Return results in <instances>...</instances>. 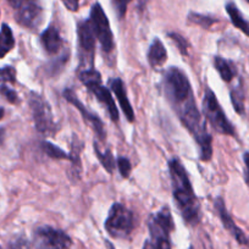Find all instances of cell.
Listing matches in <instances>:
<instances>
[{"instance_id":"f546056e","label":"cell","mask_w":249,"mask_h":249,"mask_svg":"<svg viewBox=\"0 0 249 249\" xmlns=\"http://www.w3.org/2000/svg\"><path fill=\"white\" fill-rule=\"evenodd\" d=\"M10 249H31V244L23 237H18L10 243Z\"/></svg>"},{"instance_id":"ac0fdd59","label":"cell","mask_w":249,"mask_h":249,"mask_svg":"<svg viewBox=\"0 0 249 249\" xmlns=\"http://www.w3.org/2000/svg\"><path fill=\"white\" fill-rule=\"evenodd\" d=\"M226 11L227 14H229L230 18H231L232 23L234 25V27L241 30L244 35H247L249 37V21L243 18V15H242L241 11L238 10V8L234 5V3H232V1L227 3Z\"/></svg>"},{"instance_id":"7c38bea8","label":"cell","mask_w":249,"mask_h":249,"mask_svg":"<svg viewBox=\"0 0 249 249\" xmlns=\"http://www.w3.org/2000/svg\"><path fill=\"white\" fill-rule=\"evenodd\" d=\"M64 97H65V99L68 100V102H70L71 104H73V107H75L81 114H82L83 120H85V121L89 124L90 127L93 128V131L97 133L98 137H99L102 141H104L105 128H104V124H103L102 119H100L97 114H93L92 111H89V110L87 109V107H86L80 99H78L77 95H76L71 89L64 90Z\"/></svg>"},{"instance_id":"83f0119b","label":"cell","mask_w":249,"mask_h":249,"mask_svg":"<svg viewBox=\"0 0 249 249\" xmlns=\"http://www.w3.org/2000/svg\"><path fill=\"white\" fill-rule=\"evenodd\" d=\"M169 37L174 40L175 44L177 45V48H178L179 52H181V54L183 55L188 54V48H190V44H188V42H187L182 36L177 35V33H169Z\"/></svg>"},{"instance_id":"8992f818","label":"cell","mask_w":249,"mask_h":249,"mask_svg":"<svg viewBox=\"0 0 249 249\" xmlns=\"http://www.w3.org/2000/svg\"><path fill=\"white\" fill-rule=\"evenodd\" d=\"M203 114L217 133L226 136H236L233 126L227 119L215 93L210 88H205L204 99H203Z\"/></svg>"},{"instance_id":"e0dca14e","label":"cell","mask_w":249,"mask_h":249,"mask_svg":"<svg viewBox=\"0 0 249 249\" xmlns=\"http://www.w3.org/2000/svg\"><path fill=\"white\" fill-rule=\"evenodd\" d=\"M214 65L216 71L219 72L220 77L226 83L232 82V80L237 76V68L231 60L224 59L221 56H215Z\"/></svg>"},{"instance_id":"e575fe53","label":"cell","mask_w":249,"mask_h":249,"mask_svg":"<svg viewBox=\"0 0 249 249\" xmlns=\"http://www.w3.org/2000/svg\"><path fill=\"white\" fill-rule=\"evenodd\" d=\"M4 112H5V111H4L3 107H0V120H1L4 117Z\"/></svg>"},{"instance_id":"4316f807","label":"cell","mask_w":249,"mask_h":249,"mask_svg":"<svg viewBox=\"0 0 249 249\" xmlns=\"http://www.w3.org/2000/svg\"><path fill=\"white\" fill-rule=\"evenodd\" d=\"M116 165H117V169H119L120 174H121V176L124 177V178H127L131 174V169H132L130 160H128L127 158L120 157V158H117Z\"/></svg>"},{"instance_id":"44dd1931","label":"cell","mask_w":249,"mask_h":249,"mask_svg":"<svg viewBox=\"0 0 249 249\" xmlns=\"http://www.w3.org/2000/svg\"><path fill=\"white\" fill-rule=\"evenodd\" d=\"M244 100H246V95H244V87L242 81H239L236 86H233L231 89V102L233 105L234 110L238 112L239 115L244 114Z\"/></svg>"},{"instance_id":"8d00e7d4","label":"cell","mask_w":249,"mask_h":249,"mask_svg":"<svg viewBox=\"0 0 249 249\" xmlns=\"http://www.w3.org/2000/svg\"><path fill=\"white\" fill-rule=\"evenodd\" d=\"M0 249H1V247H0Z\"/></svg>"},{"instance_id":"ba28073f","label":"cell","mask_w":249,"mask_h":249,"mask_svg":"<svg viewBox=\"0 0 249 249\" xmlns=\"http://www.w3.org/2000/svg\"><path fill=\"white\" fill-rule=\"evenodd\" d=\"M71 246L72 239L62 230L40 226L33 232V247L36 249H70Z\"/></svg>"},{"instance_id":"603a6c76","label":"cell","mask_w":249,"mask_h":249,"mask_svg":"<svg viewBox=\"0 0 249 249\" xmlns=\"http://www.w3.org/2000/svg\"><path fill=\"white\" fill-rule=\"evenodd\" d=\"M43 152L48 155V157L53 158V159H70V154L61 149V148L56 147V145L52 144L50 142H42L40 144Z\"/></svg>"},{"instance_id":"6da1fadb","label":"cell","mask_w":249,"mask_h":249,"mask_svg":"<svg viewBox=\"0 0 249 249\" xmlns=\"http://www.w3.org/2000/svg\"><path fill=\"white\" fill-rule=\"evenodd\" d=\"M162 89L172 110L197 142L200 159L209 161L213 155V138L196 104L195 94L186 73L177 68H170L164 75Z\"/></svg>"},{"instance_id":"9c48e42d","label":"cell","mask_w":249,"mask_h":249,"mask_svg":"<svg viewBox=\"0 0 249 249\" xmlns=\"http://www.w3.org/2000/svg\"><path fill=\"white\" fill-rule=\"evenodd\" d=\"M88 22H89L93 33H94L95 39L102 45L103 52L110 54L115 47L114 36H112L111 28H110L109 20H107V15H105L100 4L95 3L92 6Z\"/></svg>"},{"instance_id":"277c9868","label":"cell","mask_w":249,"mask_h":249,"mask_svg":"<svg viewBox=\"0 0 249 249\" xmlns=\"http://www.w3.org/2000/svg\"><path fill=\"white\" fill-rule=\"evenodd\" d=\"M135 214L130 209L115 203L105 220V230L114 238H127L135 230Z\"/></svg>"},{"instance_id":"1f68e13d","label":"cell","mask_w":249,"mask_h":249,"mask_svg":"<svg viewBox=\"0 0 249 249\" xmlns=\"http://www.w3.org/2000/svg\"><path fill=\"white\" fill-rule=\"evenodd\" d=\"M243 160H244V165H246V181L249 186V153H244L243 155Z\"/></svg>"},{"instance_id":"ffe728a7","label":"cell","mask_w":249,"mask_h":249,"mask_svg":"<svg viewBox=\"0 0 249 249\" xmlns=\"http://www.w3.org/2000/svg\"><path fill=\"white\" fill-rule=\"evenodd\" d=\"M94 152L95 154H97L99 161L102 162L103 167H104L109 174H112L115 169V159L114 157H112L109 148H104V149H102V148L99 147V143L94 142Z\"/></svg>"},{"instance_id":"836d02e7","label":"cell","mask_w":249,"mask_h":249,"mask_svg":"<svg viewBox=\"0 0 249 249\" xmlns=\"http://www.w3.org/2000/svg\"><path fill=\"white\" fill-rule=\"evenodd\" d=\"M105 244H107V249H115L114 246H112V244L110 243L109 241H105Z\"/></svg>"},{"instance_id":"484cf974","label":"cell","mask_w":249,"mask_h":249,"mask_svg":"<svg viewBox=\"0 0 249 249\" xmlns=\"http://www.w3.org/2000/svg\"><path fill=\"white\" fill-rule=\"evenodd\" d=\"M132 0H112V6H114L115 11H116V15L119 18V20L126 16L127 13V6Z\"/></svg>"},{"instance_id":"2e32d148","label":"cell","mask_w":249,"mask_h":249,"mask_svg":"<svg viewBox=\"0 0 249 249\" xmlns=\"http://www.w3.org/2000/svg\"><path fill=\"white\" fill-rule=\"evenodd\" d=\"M167 60V52L165 49L164 44L159 38H155L150 44L149 50H148V61H149L152 68H159L164 65Z\"/></svg>"},{"instance_id":"30bf717a","label":"cell","mask_w":249,"mask_h":249,"mask_svg":"<svg viewBox=\"0 0 249 249\" xmlns=\"http://www.w3.org/2000/svg\"><path fill=\"white\" fill-rule=\"evenodd\" d=\"M11 8L15 10V18L26 28L39 27L43 21V10L38 0H8Z\"/></svg>"},{"instance_id":"5bb4252c","label":"cell","mask_w":249,"mask_h":249,"mask_svg":"<svg viewBox=\"0 0 249 249\" xmlns=\"http://www.w3.org/2000/svg\"><path fill=\"white\" fill-rule=\"evenodd\" d=\"M110 87H111V90L114 92V94L116 95L120 107H121L126 119H127L130 122L135 121V111H133L132 105H131L130 100H128L127 93H126V88H124V82H122V80H120V78L111 80L110 81Z\"/></svg>"},{"instance_id":"d6a6232c","label":"cell","mask_w":249,"mask_h":249,"mask_svg":"<svg viewBox=\"0 0 249 249\" xmlns=\"http://www.w3.org/2000/svg\"><path fill=\"white\" fill-rule=\"evenodd\" d=\"M4 141V130L3 128H0V144L3 143Z\"/></svg>"},{"instance_id":"f1b7e54d","label":"cell","mask_w":249,"mask_h":249,"mask_svg":"<svg viewBox=\"0 0 249 249\" xmlns=\"http://www.w3.org/2000/svg\"><path fill=\"white\" fill-rule=\"evenodd\" d=\"M0 94L3 95L9 103H13V104H16L18 102V93L10 88L9 86L6 85H0Z\"/></svg>"},{"instance_id":"4fadbf2b","label":"cell","mask_w":249,"mask_h":249,"mask_svg":"<svg viewBox=\"0 0 249 249\" xmlns=\"http://www.w3.org/2000/svg\"><path fill=\"white\" fill-rule=\"evenodd\" d=\"M215 209H216L217 214H219L220 219H221V222H222V225H224V227L230 232V233L232 234V236L234 237V239H236V241L241 244L248 243L246 234H244L243 231H242V230L239 229L236 224H234V221L232 220L231 215L229 214L226 207H225L224 199H222L221 197H219L215 199Z\"/></svg>"},{"instance_id":"d6986e66","label":"cell","mask_w":249,"mask_h":249,"mask_svg":"<svg viewBox=\"0 0 249 249\" xmlns=\"http://www.w3.org/2000/svg\"><path fill=\"white\" fill-rule=\"evenodd\" d=\"M14 47H15V38L13 31L6 23H4L0 30V59H3L8 53H10Z\"/></svg>"},{"instance_id":"d4e9b609","label":"cell","mask_w":249,"mask_h":249,"mask_svg":"<svg viewBox=\"0 0 249 249\" xmlns=\"http://www.w3.org/2000/svg\"><path fill=\"white\" fill-rule=\"evenodd\" d=\"M16 82V70L13 66H5L0 69V83L6 85V83Z\"/></svg>"},{"instance_id":"7a4b0ae2","label":"cell","mask_w":249,"mask_h":249,"mask_svg":"<svg viewBox=\"0 0 249 249\" xmlns=\"http://www.w3.org/2000/svg\"><path fill=\"white\" fill-rule=\"evenodd\" d=\"M169 171L172 195L177 208L186 224L196 226L200 221V205L186 169L178 159H171L169 162Z\"/></svg>"},{"instance_id":"d590c367","label":"cell","mask_w":249,"mask_h":249,"mask_svg":"<svg viewBox=\"0 0 249 249\" xmlns=\"http://www.w3.org/2000/svg\"><path fill=\"white\" fill-rule=\"evenodd\" d=\"M190 249H193V247H191V248Z\"/></svg>"},{"instance_id":"9a60e30c","label":"cell","mask_w":249,"mask_h":249,"mask_svg":"<svg viewBox=\"0 0 249 249\" xmlns=\"http://www.w3.org/2000/svg\"><path fill=\"white\" fill-rule=\"evenodd\" d=\"M40 43L49 55H55L61 50L62 38L55 26H49L40 36Z\"/></svg>"},{"instance_id":"4dcf8cb0","label":"cell","mask_w":249,"mask_h":249,"mask_svg":"<svg viewBox=\"0 0 249 249\" xmlns=\"http://www.w3.org/2000/svg\"><path fill=\"white\" fill-rule=\"evenodd\" d=\"M62 3L70 11H77L80 6V0H62Z\"/></svg>"},{"instance_id":"52a82bcc","label":"cell","mask_w":249,"mask_h":249,"mask_svg":"<svg viewBox=\"0 0 249 249\" xmlns=\"http://www.w3.org/2000/svg\"><path fill=\"white\" fill-rule=\"evenodd\" d=\"M30 107L36 130L44 136H53L57 131L49 103L38 93H31Z\"/></svg>"},{"instance_id":"8fae6325","label":"cell","mask_w":249,"mask_h":249,"mask_svg":"<svg viewBox=\"0 0 249 249\" xmlns=\"http://www.w3.org/2000/svg\"><path fill=\"white\" fill-rule=\"evenodd\" d=\"M78 37V56L80 64L83 70L94 69V55H95V36L90 28L89 22L80 21L77 25Z\"/></svg>"},{"instance_id":"7402d4cb","label":"cell","mask_w":249,"mask_h":249,"mask_svg":"<svg viewBox=\"0 0 249 249\" xmlns=\"http://www.w3.org/2000/svg\"><path fill=\"white\" fill-rule=\"evenodd\" d=\"M82 148L81 143H78L77 137H73L72 152L70 154V160L72 161V174L76 178L80 177L81 174V160H80V150Z\"/></svg>"},{"instance_id":"3957f363","label":"cell","mask_w":249,"mask_h":249,"mask_svg":"<svg viewBox=\"0 0 249 249\" xmlns=\"http://www.w3.org/2000/svg\"><path fill=\"white\" fill-rule=\"evenodd\" d=\"M149 237L143 244V249H171L170 234L175 230L174 220L169 208H162L153 214L148 221Z\"/></svg>"},{"instance_id":"5b68a950","label":"cell","mask_w":249,"mask_h":249,"mask_svg":"<svg viewBox=\"0 0 249 249\" xmlns=\"http://www.w3.org/2000/svg\"><path fill=\"white\" fill-rule=\"evenodd\" d=\"M80 80L87 87V89L94 94L98 102L102 105H104V107H107V112L110 115V119L114 122L119 121V110H117L116 104H115V100L110 90L102 85L100 73L95 69L82 70L80 72Z\"/></svg>"},{"instance_id":"cb8c5ba5","label":"cell","mask_w":249,"mask_h":249,"mask_svg":"<svg viewBox=\"0 0 249 249\" xmlns=\"http://www.w3.org/2000/svg\"><path fill=\"white\" fill-rule=\"evenodd\" d=\"M188 21L192 23H196V25H199L204 28H209L210 26L214 25L216 22V20H214L210 16H205V15H200V14H196V13H191L188 15Z\"/></svg>"}]
</instances>
